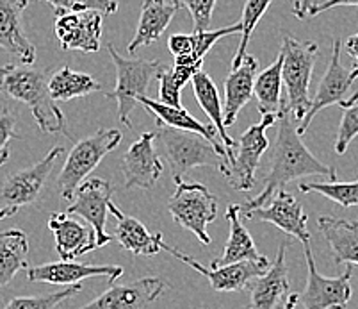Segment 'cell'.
Wrapping results in <instances>:
<instances>
[{"instance_id":"cell-6","label":"cell","mask_w":358,"mask_h":309,"mask_svg":"<svg viewBox=\"0 0 358 309\" xmlns=\"http://www.w3.org/2000/svg\"><path fill=\"white\" fill-rule=\"evenodd\" d=\"M109 56L116 68V86L113 92L106 93L107 99L118 104V120L125 127H132L130 113L139 104V97L146 95L150 83L157 79L159 71L164 67L161 60H134L123 57L113 43H107Z\"/></svg>"},{"instance_id":"cell-15","label":"cell","mask_w":358,"mask_h":309,"mask_svg":"<svg viewBox=\"0 0 358 309\" xmlns=\"http://www.w3.org/2000/svg\"><path fill=\"white\" fill-rule=\"evenodd\" d=\"M125 188L148 190L162 175V161L155 149V132H143L125 152L122 159Z\"/></svg>"},{"instance_id":"cell-36","label":"cell","mask_w":358,"mask_h":309,"mask_svg":"<svg viewBox=\"0 0 358 309\" xmlns=\"http://www.w3.org/2000/svg\"><path fill=\"white\" fill-rule=\"evenodd\" d=\"M54 8L55 16L68 15V13L100 11L102 15H115L118 11L116 0H40Z\"/></svg>"},{"instance_id":"cell-26","label":"cell","mask_w":358,"mask_h":309,"mask_svg":"<svg viewBox=\"0 0 358 309\" xmlns=\"http://www.w3.org/2000/svg\"><path fill=\"white\" fill-rule=\"evenodd\" d=\"M241 217H243V214H241L239 204H230V206L227 207V220H229L230 224L229 240H227L223 254L210 263V268L234 265V263L239 261H260V259H266V256H262V254L257 250L252 234H250L248 229L243 226Z\"/></svg>"},{"instance_id":"cell-43","label":"cell","mask_w":358,"mask_h":309,"mask_svg":"<svg viewBox=\"0 0 358 309\" xmlns=\"http://www.w3.org/2000/svg\"><path fill=\"white\" fill-rule=\"evenodd\" d=\"M314 6V0H294L292 2V15L298 18V20H305L308 18V11Z\"/></svg>"},{"instance_id":"cell-31","label":"cell","mask_w":358,"mask_h":309,"mask_svg":"<svg viewBox=\"0 0 358 309\" xmlns=\"http://www.w3.org/2000/svg\"><path fill=\"white\" fill-rule=\"evenodd\" d=\"M282 56L278 54L275 61L266 70L255 77L253 95L257 99V109L260 115H278L284 102H282Z\"/></svg>"},{"instance_id":"cell-7","label":"cell","mask_w":358,"mask_h":309,"mask_svg":"<svg viewBox=\"0 0 358 309\" xmlns=\"http://www.w3.org/2000/svg\"><path fill=\"white\" fill-rule=\"evenodd\" d=\"M168 211L175 224L191 231L201 245H209L210 236L207 226L217 217V198L210 193L209 188L200 183L180 181L169 198Z\"/></svg>"},{"instance_id":"cell-3","label":"cell","mask_w":358,"mask_h":309,"mask_svg":"<svg viewBox=\"0 0 358 309\" xmlns=\"http://www.w3.org/2000/svg\"><path fill=\"white\" fill-rule=\"evenodd\" d=\"M155 139L168 158L175 184L184 181L185 175L196 167H213L223 175H227V172H229L227 158L214 147L209 139L198 135V132L157 125Z\"/></svg>"},{"instance_id":"cell-14","label":"cell","mask_w":358,"mask_h":309,"mask_svg":"<svg viewBox=\"0 0 358 309\" xmlns=\"http://www.w3.org/2000/svg\"><path fill=\"white\" fill-rule=\"evenodd\" d=\"M341 45L343 41L335 40L334 48H331V57L330 63H328L327 71H324L323 79L319 83L317 92H315L314 99H312V106L308 109L307 116H305L298 125V132L301 136L307 132L308 125H310L312 120L315 118L321 109L324 107H330L334 104L343 106L346 102V97L350 93L351 86H353L355 81L351 79V70H346L341 63Z\"/></svg>"},{"instance_id":"cell-22","label":"cell","mask_w":358,"mask_h":309,"mask_svg":"<svg viewBox=\"0 0 358 309\" xmlns=\"http://www.w3.org/2000/svg\"><path fill=\"white\" fill-rule=\"evenodd\" d=\"M259 70V63L253 56L244 57L243 63L237 68H232L229 77L224 79V99H223V123L224 127H232L236 123L237 115L253 97L255 86V74Z\"/></svg>"},{"instance_id":"cell-34","label":"cell","mask_w":358,"mask_h":309,"mask_svg":"<svg viewBox=\"0 0 358 309\" xmlns=\"http://www.w3.org/2000/svg\"><path fill=\"white\" fill-rule=\"evenodd\" d=\"M83 291V286L73 284L66 288L54 291V294L45 295H32V297H15L8 302L2 309H55L57 305L63 304L64 301L71 298Z\"/></svg>"},{"instance_id":"cell-32","label":"cell","mask_w":358,"mask_h":309,"mask_svg":"<svg viewBox=\"0 0 358 309\" xmlns=\"http://www.w3.org/2000/svg\"><path fill=\"white\" fill-rule=\"evenodd\" d=\"M273 0H246L243 8V18H241V24H243V32H241V41L237 52L234 54L232 60V68H237L244 61V57L248 56V43L252 40L253 31L257 29V24L262 20V16L268 13L269 6H271Z\"/></svg>"},{"instance_id":"cell-39","label":"cell","mask_w":358,"mask_h":309,"mask_svg":"<svg viewBox=\"0 0 358 309\" xmlns=\"http://www.w3.org/2000/svg\"><path fill=\"white\" fill-rule=\"evenodd\" d=\"M18 138L20 135L16 132L15 113L9 107H4L0 111V167H4L8 163L9 154H11V142Z\"/></svg>"},{"instance_id":"cell-4","label":"cell","mask_w":358,"mask_h":309,"mask_svg":"<svg viewBox=\"0 0 358 309\" xmlns=\"http://www.w3.org/2000/svg\"><path fill=\"white\" fill-rule=\"evenodd\" d=\"M317 54L319 47L315 41L298 40L292 34H284L282 38V79L287 88V106L296 122H301L312 106L308 88Z\"/></svg>"},{"instance_id":"cell-20","label":"cell","mask_w":358,"mask_h":309,"mask_svg":"<svg viewBox=\"0 0 358 309\" xmlns=\"http://www.w3.org/2000/svg\"><path fill=\"white\" fill-rule=\"evenodd\" d=\"M48 229L55 240V252L64 261H75L91 250L99 249L96 233L91 226L71 218L68 213H52L48 218Z\"/></svg>"},{"instance_id":"cell-18","label":"cell","mask_w":358,"mask_h":309,"mask_svg":"<svg viewBox=\"0 0 358 309\" xmlns=\"http://www.w3.org/2000/svg\"><path fill=\"white\" fill-rule=\"evenodd\" d=\"M243 217L248 220H255V222L273 224L301 243H310V233L307 229L308 217L305 214L301 204L285 190H280L269 206L246 211L243 213Z\"/></svg>"},{"instance_id":"cell-1","label":"cell","mask_w":358,"mask_h":309,"mask_svg":"<svg viewBox=\"0 0 358 309\" xmlns=\"http://www.w3.org/2000/svg\"><path fill=\"white\" fill-rule=\"evenodd\" d=\"M291 109L287 102H284L278 111V135L273 145L271 159H269V170L264 177V190L257 197L241 206V214L246 211L262 207L264 204L271 200L276 191L284 190V186L296 179L308 177V175H323L330 181H337L335 168L328 167L319 161L314 154L301 142V135L298 127L294 125V116L291 118Z\"/></svg>"},{"instance_id":"cell-41","label":"cell","mask_w":358,"mask_h":309,"mask_svg":"<svg viewBox=\"0 0 358 309\" xmlns=\"http://www.w3.org/2000/svg\"><path fill=\"white\" fill-rule=\"evenodd\" d=\"M338 6H355V8H358V0H323V2H317V4L312 6L308 16H317L321 13L328 11V9L338 8Z\"/></svg>"},{"instance_id":"cell-9","label":"cell","mask_w":358,"mask_h":309,"mask_svg":"<svg viewBox=\"0 0 358 309\" xmlns=\"http://www.w3.org/2000/svg\"><path fill=\"white\" fill-rule=\"evenodd\" d=\"M63 152L64 147L57 145L32 167L6 175L0 181V211H18L20 207L34 204L40 198L45 184H47V179L54 170L55 161L63 156Z\"/></svg>"},{"instance_id":"cell-21","label":"cell","mask_w":358,"mask_h":309,"mask_svg":"<svg viewBox=\"0 0 358 309\" xmlns=\"http://www.w3.org/2000/svg\"><path fill=\"white\" fill-rule=\"evenodd\" d=\"M287 242H282L276 252V261L264 275L252 282L248 309H275L289 294V270L285 265Z\"/></svg>"},{"instance_id":"cell-19","label":"cell","mask_w":358,"mask_h":309,"mask_svg":"<svg viewBox=\"0 0 358 309\" xmlns=\"http://www.w3.org/2000/svg\"><path fill=\"white\" fill-rule=\"evenodd\" d=\"M31 0H0V48L20 64H34L36 47L25 34L24 11Z\"/></svg>"},{"instance_id":"cell-30","label":"cell","mask_w":358,"mask_h":309,"mask_svg":"<svg viewBox=\"0 0 358 309\" xmlns=\"http://www.w3.org/2000/svg\"><path fill=\"white\" fill-rule=\"evenodd\" d=\"M102 90V84L95 77L84 71L71 70L70 67L59 68L48 79V92L55 102H68V100L87 97Z\"/></svg>"},{"instance_id":"cell-35","label":"cell","mask_w":358,"mask_h":309,"mask_svg":"<svg viewBox=\"0 0 358 309\" xmlns=\"http://www.w3.org/2000/svg\"><path fill=\"white\" fill-rule=\"evenodd\" d=\"M343 118L338 123L337 138H335V152L343 156L348 151L350 143L358 136V93L343 104Z\"/></svg>"},{"instance_id":"cell-28","label":"cell","mask_w":358,"mask_h":309,"mask_svg":"<svg viewBox=\"0 0 358 309\" xmlns=\"http://www.w3.org/2000/svg\"><path fill=\"white\" fill-rule=\"evenodd\" d=\"M193 92L196 97L198 104L205 111V115L209 116L213 125L216 127L217 135H220V142L223 143L224 151H227V158H229V167L230 161L234 159V151H236V142L229 136L227 132V127L223 123V104L220 100V93H217V88L214 84L213 77L207 74V71H198L196 76L193 77Z\"/></svg>"},{"instance_id":"cell-2","label":"cell","mask_w":358,"mask_h":309,"mask_svg":"<svg viewBox=\"0 0 358 309\" xmlns=\"http://www.w3.org/2000/svg\"><path fill=\"white\" fill-rule=\"evenodd\" d=\"M48 70L45 68L20 63L4 64L0 67V93L25 104L41 132H63L71 139L66 118L48 92Z\"/></svg>"},{"instance_id":"cell-29","label":"cell","mask_w":358,"mask_h":309,"mask_svg":"<svg viewBox=\"0 0 358 309\" xmlns=\"http://www.w3.org/2000/svg\"><path fill=\"white\" fill-rule=\"evenodd\" d=\"M29 238L20 229L0 233V288L8 286L18 272L29 268Z\"/></svg>"},{"instance_id":"cell-16","label":"cell","mask_w":358,"mask_h":309,"mask_svg":"<svg viewBox=\"0 0 358 309\" xmlns=\"http://www.w3.org/2000/svg\"><path fill=\"white\" fill-rule=\"evenodd\" d=\"M102 18L100 11L68 13L55 16L54 31L63 50L99 52L102 43Z\"/></svg>"},{"instance_id":"cell-8","label":"cell","mask_w":358,"mask_h":309,"mask_svg":"<svg viewBox=\"0 0 358 309\" xmlns=\"http://www.w3.org/2000/svg\"><path fill=\"white\" fill-rule=\"evenodd\" d=\"M278 122V115H264L259 123L248 127L236 142L234 159L224 177L237 191H248L255 186V174L259 170L260 159L269 149L266 131Z\"/></svg>"},{"instance_id":"cell-27","label":"cell","mask_w":358,"mask_h":309,"mask_svg":"<svg viewBox=\"0 0 358 309\" xmlns=\"http://www.w3.org/2000/svg\"><path fill=\"white\" fill-rule=\"evenodd\" d=\"M317 226L334 254L335 265L358 266V222L344 218L319 217Z\"/></svg>"},{"instance_id":"cell-25","label":"cell","mask_w":358,"mask_h":309,"mask_svg":"<svg viewBox=\"0 0 358 309\" xmlns=\"http://www.w3.org/2000/svg\"><path fill=\"white\" fill-rule=\"evenodd\" d=\"M139 104L145 107L146 111H150L155 116V123H157V125H166V127H173V129H182V131L198 132V135L205 136V138L209 139L214 147H216L217 151L227 158V151H224L223 143L217 142L216 138L217 131L213 123L205 125V123H201L200 120L191 116L189 113L185 111L184 107L166 106V104L159 102V100L150 99L148 95L139 97ZM227 161H229V158H227Z\"/></svg>"},{"instance_id":"cell-5","label":"cell","mask_w":358,"mask_h":309,"mask_svg":"<svg viewBox=\"0 0 358 309\" xmlns=\"http://www.w3.org/2000/svg\"><path fill=\"white\" fill-rule=\"evenodd\" d=\"M122 138L123 135L120 129H99L75 143L57 175V190L64 200L73 198L77 188L110 151L118 147Z\"/></svg>"},{"instance_id":"cell-40","label":"cell","mask_w":358,"mask_h":309,"mask_svg":"<svg viewBox=\"0 0 358 309\" xmlns=\"http://www.w3.org/2000/svg\"><path fill=\"white\" fill-rule=\"evenodd\" d=\"M168 48L173 57L193 56L194 52V34H171L168 38Z\"/></svg>"},{"instance_id":"cell-13","label":"cell","mask_w":358,"mask_h":309,"mask_svg":"<svg viewBox=\"0 0 358 309\" xmlns=\"http://www.w3.org/2000/svg\"><path fill=\"white\" fill-rule=\"evenodd\" d=\"M168 289L162 277H141L127 284L110 286L102 295L79 309H148Z\"/></svg>"},{"instance_id":"cell-33","label":"cell","mask_w":358,"mask_h":309,"mask_svg":"<svg viewBox=\"0 0 358 309\" xmlns=\"http://www.w3.org/2000/svg\"><path fill=\"white\" fill-rule=\"evenodd\" d=\"M299 191L301 193H314L323 195V197L330 198L334 202L341 204L343 207H353L358 206V179L351 181V183H337V181H330V183H301L299 184Z\"/></svg>"},{"instance_id":"cell-11","label":"cell","mask_w":358,"mask_h":309,"mask_svg":"<svg viewBox=\"0 0 358 309\" xmlns=\"http://www.w3.org/2000/svg\"><path fill=\"white\" fill-rule=\"evenodd\" d=\"M307 261V286L303 291L305 309H346L351 298V275L353 265L338 277H324L317 272L310 243H303Z\"/></svg>"},{"instance_id":"cell-17","label":"cell","mask_w":358,"mask_h":309,"mask_svg":"<svg viewBox=\"0 0 358 309\" xmlns=\"http://www.w3.org/2000/svg\"><path fill=\"white\" fill-rule=\"evenodd\" d=\"M123 275V268L118 265H90L79 261H55L27 268V279L31 282H45L52 286H73L87 277H107L113 284Z\"/></svg>"},{"instance_id":"cell-10","label":"cell","mask_w":358,"mask_h":309,"mask_svg":"<svg viewBox=\"0 0 358 309\" xmlns=\"http://www.w3.org/2000/svg\"><path fill=\"white\" fill-rule=\"evenodd\" d=\"M115 186L100 177H87L77 191H75L71 204L68 206V214H77L84 218L96 233V245L106 247L113 242V236L107 234L106 224L109 214V204L113 202Z\"/></svg>"},{"instance_id":"cell-24","label":"cell","mask_w":358,"mask_h":309,"mask_svg":"<svg viewBox=\"0 0 358 309\" xmlns=\"http://www.w3.org/2000/svg\"><path fill=\"white\" fill-rule=\"evenodd\" d=\"M177 9L173 2H168V0H143L138 31L127 47L129 54H134L141 47H148L157 41L169 27Z\"/></svg>"},{"instance_id":"cell-23","label":"cell","mask_w":358,"mask_h":309,"mask_svg":"<svg viewBox=\"0 0 358 309\" xmlns=\"http://www.w3.org/2000/svg\"><path fill=\"white\" fill-rule=\"evenodd\" d=\"M109 213L116 220V238L123 249L134 256H146V258L161 252V243L164 242L161 233H148V229L138 218L125 214L115 202L109 204Z\"/></svg>"},{"instance_id":"cell-37","label":"cell","mask_w":358,"mask_h":309,"mask_svg":"<svg viewBox=\"0 0 358 309\" xmlns=\"http://www.w3.org/2000/svg\"><path fill=\"white\" fill-rule=\"evenodd\" d=\"M177 8H185L193 18L194 32L209 31L217 0H171Z\"/></svg>"},{"instance_id":"cell-38","label":"cell","mask_w":358,"mask_h":309,"mask_svg":"<svg viewBox=\"0 0 358 309\" xmlns=\"http://www.w3.org/2000/svg\"><path fill=\"white\" fill-rule=\"evenodd\" d=\"M159 81V102L166 104V106L171 107H182V84L178 83L177 77L173 74V67H168L164 63V67L161 68L157 76Z\"/></svg>"},{"instance_id":"cell-45","label":"cell","mask_w":358,"mask_h":309,"mask_svg":"<svg viewBox=\"0 0 358 309\" xmlns=\"http://www.w3.org/2000/svg\"><path fill=\"white\" fill-rule=\"evenodd\" d=\"M16 213H18V211H15V210H2L0 211V222H2V220H6V218L15 217Z\"/></svg>"},{"instance_id":"cell-44","label":"cell","mask_w":358,"mask_h":309,"mask_svg":"<svg viewBox=\"0 0 358 309\" xmlns=\"http://www.w3.org/2000/svg\"><path fill=\"white\" fill-rule=\"evenodd\" d=\"M298 301H299V295L298 294L289 295V297L285 298L284 309H296V305H298Z\"/></svg>"},{"instance_id":"cell-12","label":"cell","mask_w":358,"mask_h":309,"mask_svg":"<svg viewBox=\"0 0 358 309\" xmlns=\"http://www.w3.org/2000/svg\"><path fill=\"white\" fill-rule=\"evenodd\" d=\"M161 249L166 250L169 256L177 258L178 261L185 263L187 266L194 268L198 274L209 279L210 288L216 291H243L248 288L255 279L264 275L269 270L268 258L260 259V261H239L234 265L227 266H217V268H207V266L200 265L194 258L187 256V254L180 252L178 249L169 247L168 243L162 242Z\"/></svg>"},{"instance_id":"cell-42","label":"cell","mask_w":358,"mask_h":309,"mask_svg":"<svg viewBox=\"0 0 358 309\" xmlns=\"http://www.w3.org/2000/svg\"><path fill=\"white\" fill-rule=\"evenodd\" d=\"M344 45H346L348 54H350V56L355 60L353 68H351V79L357 81L358 79V32L357 34L350 36Z\"/></svg>"}]
</instances>
